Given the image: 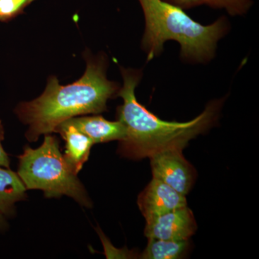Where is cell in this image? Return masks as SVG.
I'll use <instances>...</instances> for the list:
<instances>
[{"instance_id":"6da1fadb","label":"cell","mask_w":259,"mask_h":259,"mask_svg":"<svg viewBox=\"0 0 259 259\" xmlns=\"http://www.w3.org/2000/svg\"><path fill=\"white\" fill-rule=\"evenodd\" d=\"M84 55L87 69L81 79L62 86L55 76H51L40 97L15 109L20 120L28 125L25 137L30 142L55 132L61 123L73 117L107 111V101L117 97L120 86L107 79L106 56Z\"/></svg>"},{"instance_id":"7a4b0ae2","label":"cell","mask_w":259,"mask_h":259,"mask_svg":"<svg viewBox=\"0 0 259 259\" xmlns=\"http://www.w3.org/2000/svg\"><path fill=\"white\" fill-rule=\"evenodd\" d=\"M123 86L117 97L123 103L117 108V120L125 126V139L119 141L117 153L130 159L150 158L169 148L183 150L191 140L204 134L215 123L224 100L209 102L200 115L188 122H168L140 103L135 90L142 79L141 70L120 67Z\"/></svg>"},{"instance_id":"3957f363","label":"cell","mask_w":259,"mask_h":259,"mask_svg":"<svg viewBox=\"0 0 259 259\" xmlns=\"http://www.w3.org/2000/svg\"><path fill=\"white\" fill-rule=\"evenodd\" d=\"M146 28L141 48L147 61L161 55L168 40L180 44L181 59L190 63H207L215 56L218 42L228 33L226 17L203 25L190 18L176 5L164 0H139Z\"/></svg>"},{"instance_id":"277c9868","label":"cell","mask_w":259,"mask_h":259,"mask_svg":"<svg viewBox=\"0 0 259 259\" xmlns=\"http://www.w3.org/2000/svg\"><path fill=\"white\" fill-rule=\"evenodd\" d=\"M17 174L27 190H42L47 198L68 196L82 207H93L88 192L61 153L56 136L46 134L41 146L35 149L25 146L19 156Z\"/></svg>"},{"instance_id":"5b68a950","label":"cell","mask_w":259,"mask_h":259,"mask_svg":"<svg viewBox=\"0 0 259 259\" xmlns=\"http://www.w3.org/2000/svg\"><path fill=\"white\" fill-rule=\"evenodd\" d=\"M180 148H169L150 157L153 178L187 195L196 179V171Z\"/></svg>"},{"instance_id":"8992f818","label":"cell","mask_w":259,"mask_h":259,"mask_svg":"<svg viewBox=\"0 0 259 259\" xmlns=\"http://www.w3.org/2000/svg\"><path fill=\"white\" fill-rule=\"evenodd\" d=\"M144 234L147 238L189 241L197 231L193 212L188 206L146 219Z\"/></svg>"},{"instance_id":"52a82bcc","label":"cell","mask_w":259,"mask_h":259,"mask_svg":"<svg viewBox=\"0 0 259 259\" xmlns=\"http://www.w3.org/2000/svg\"><path fill=\"white\" fill-rule=\"evenodd\" d=\"M138 205L144 217H156L187 206L184 194L161 181L153 178L138 197Z\"/></svg>"},{"instance_id":"ba28073f","label":"cell","mask_w":259,"mask_h":259,"mask_svg":"<svg viewBox=\"0 0 259 259\" xmlns=\"http://www.w3.org/2000/svg\"><path fill=\"white\" fill-rule=\"evenodd\" d=\"M55 133H59L66 141L64 156L68 165L75 175L82 169L88 161L93 141L76 128L69 121H64L58 126Z\"/></svg>"},{"instance_id":"9c48e42d","label":"cell","mask_w":259,"mask_h":259,"mask_svg":"<svg viewBox=\"0 0 259 259\" xmlns=\"http://www.w3.org/2000/svg\"><path fill=\"white\" fill-rule=\"evenodd\" d=\"M79 131L88 136L94 144L121 141L125 139V126L119 120L109 121L102 116L75 117L68 120Z\"/></svg>"},{"instance_id":"30bf717a","label":"cell","mask_w":259,"mask_h":259,"mask_svg":"<svg viewBox=\"0 0 259 259\" xmlns=\"http://www.w3.org/2000/svg\"><path fill=\"white\" fill-rule=\"evenodd\" d=\"M26 191L18 174L0 166V212L3 215H14L15 204L26 199Z\"/></svg>"},{"instance_id":"8fae6325","label":"cell","mask_w":259,"mask_h":259,"mask_svg":"<svg viewBox=\"0 0 259 259\" xmlns=\"http://www.w3.org/2000/svg\"><path fill=\"white\" fill-rule=\"evenodd\" d=\"M148 244L140 258L144 259H178L187 253L189 241L148 238Z\"/></svg>"},{"instance_id":"7c38bea8","label":"cell","mask_w":259,"mask_h":259,"mask_svg":"<svg viewBox=\"0 0 259 259\" xmlns=\"http://www.w3.org/2000/svg\"><path fill=\"white\" fill-rule=\"evenodd\" d=\"M182 10L207 5L215 9H225L231 16L245 15L253 5L252 0H164Z\"/></svg>"},{"instance_id":"4fadbf2b","label":"cell","mask_w":259,"mask_h":259,"mask_svg":"<svg viewBox=\"0 0 259 259\" xmlns=\"http://www.w3.org/2000/svg\"><path fill=\"white\" fill-rule=\"evenodd\" d=\"M35 0H0V21L7 22L23 13Z\"/></svg>"},{"instance_id":"5bb4252c","label":"cell","mask_w":259,"mask_h":259,"mask_svg":"<svg viewBox=\"0 0 259 259\" xmlns=\"http://www.w3.org/2000/svg\"><path fill=\"white\" fill-rule=\"evenodd\" d=\"M5 132L3 128V124L0 121V166L4 167V168H10V158L8 155L5 152L4 148H3V142L4 140Z\"/></svg>"},{"instance_id":"9a60e30c","label":"cell","mask_w":259,"mask_h":259,"mask_svg":"<svg viewBox=\"0 0 259 259\" xmlns=\"http://www.w3.org/2000/svg\"><path fill=\"white\" fill-rule=\"evenodd\" d=\"M7 223L6 221H5V219L4 218V215L0 212V231L1 230L4 229V228H6Z\"/></svg>"}]
</instances>
